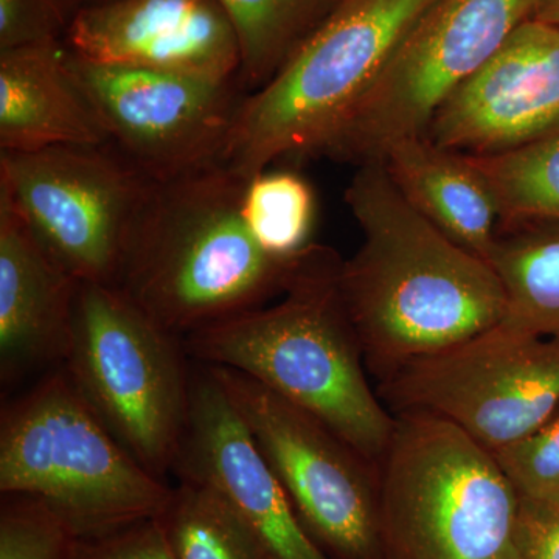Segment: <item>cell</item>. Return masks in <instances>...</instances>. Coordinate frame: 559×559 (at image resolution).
<instances>
[{
	"mask_svg": "<svg viewBox=\"0 0 559 559\" xmlns=\"http://www.w3.org/2000/svg\"><path fill=\"white\" fill-rule=\"evenodd\" d=\"M205 367L320 549L331 559H381L380 466L248 374Z\"/></svg>",
	"mask_w": 559,
	"mask_h": 559,
	"instance_id": "ba28073f",
	"label": "cell"
},
{
	"mask_svg": "<svg viewBox=\"0 0 559 559\" xmlns=\"http://www.w3.org/2000/svg\"><path fill=\"white\" fill-rule=\"evenodd\" d=\"M69 61L109 145L146 178L165 182L224 164L246 98L238 80L95 64L70 51Z\"/></svg>",
	"mask_w": 559,
	"mask_h": 559,
	"instance_id": "7c38bea8",
	"label": "cell"
},
{
	"mask_svg": "<svg viewBox=\"0 0 559 559\" xmlns=\"http://www.w3.org/2000/svg\"><path fill=\"white\" fill-rule=\"evenodd\" d=\"M316 213L314 190L299 173L270 168L246 180L242 219L261 248L275 259H296L312 245Z\"/></svg>",
	"mask_w": 559,
	"mask_h": 559,
	"instance_id": "603a6c76",
	"label": "cell"
},
{
	"mask_svg": "<svg viewBox=\"0 0 559 559\" xmlns=\"http://www.w3.org/2000/svg\"><path fill=\"white\" fill-rule=\"evenodd\" d=\"M108 143L62 40L0 50V151Z\"/></svg>",
	"mask_w": 559,
	"mask_h": 559,
	"instance_id": "e0dca14e",
	"label": "cell"
},
{
	"mask_svg": "<svg viewBox=\"0 0 559 559\" xmlns=\"http://www.w3.org/2000/svg\"><path fill=\"white\" fill-rule=\"evenodd\" d=\"M240 43L238 83L259 91L340 0H218Z\"/></svg>",
	"mask_w": 559,
	"mask_h": 559,
	"instance_id": "ffe728a7",
	"label": "cell"
},
{
	"mask_svg": "<svg viewBox=\"0 0 559 559\" xmlns=\"http://www.w3.org/2000/svg\"><path fill=\"white\" fill-rule=\"evenodd\" d=\"M392 414L447 419L492 454L559 409V341L503 325L404 364L380 381Z\"/></svg>",
	"mask_w": 559,
	"mask_h": 559,
	"instance_id": "9c48e42d",
	"label": "cell"
},
{
	"mask_svg": "<svg viewBox=\"0 0 559 559\" xmlns=\"http://www.w3.org/2000/svg\"><path fill=\"white\" fill-rule=\"evenodd\" d=\"M488 263L506 294L503 325L559 341V221L502 224Z\"/></svg>",
	"mask_w": 559,
	"mask_h": 559,
	"instance_id": "d6986e66",
	"label": "cell"
},
{
	"mask_svg": "<svg viewBox=\"0 0 559 559\" xmlns=\"http://www.w3.org/2000/svg\"><path fill=\"white\" fill-rule=\"evenodd\" d=\"M81 0H0V50L64 39Z\"/></svg>",
	"mask_w": 559,
	"mask_h": 559,
	"instance_id": "484cf974",
	"label": "cell"
},
{
	"mask_svg": "<svg viewBox=\"0 0 559 559\" xmlns=\"http://www.w3.org/2000/svg\"><path fill=\"white\" fill-rule=\"evenodd\" d=\"M171 474L218 492L267 559H331L301 525L229 396L202 364L191 378L189 426Z\"/></svg>",
	"mask_w": 559,
	"mask_h": 559,
	"instance_id": "5bb4252c",
	"label": "cell"
},
{
	"mask_svg": "<svg viewBox=\"0 0 559 559\" xmlns=\"http://www.w3.org/2000/svg\"><path fill=\"white\" fill-rule=\"evenodd\" d=\"M518 536L522 559H559V506L521 498Z\"/></svg>",
	"mask_w": 559,
	"mask_h": 559,
	"instance_id": "83f0119b",
	"label": "cell"
},
{
	"mask_svg": "<svg viewBox=\"0 0 559 559\" xmlns=\"http://www.w3.org/2000/svg\"><path fill=\"white\" fill-rule=\"evenodd\" d=\"M559 127V28L528 20L433 114L425 138L468 156L525 145Z\"/></svg>",
	"mask_w": 559,
	"mask_h": 559,
	"instance_id": "4fadbf2b",
	"label": "cell"
},
{
	"mask_svg": "<svg viewBox=\"0 0 559 559\" xmlns=\"http://www.w3.org/2000/svg\"><path fill=\"white\" fill-rule=\"evenodd\" d=\"M536 0H437L404 38L322 156L359 165L390 143L425 138L441 103L525 21Z\"/></svg>",
	"mask_w": 559,
	"mask_h": 559,
	"instance_id": "8fae6325",
	"label": "cell"
},
{
	"mask_svg": "<svg viewBox=\"0 0 559 559\" xmlns=\"http://www.w3.org/2000/svg\"><path fill=\"white\" fill-rule=\"evenodd\" d=\"M468 157L498 201L500 226L559 221V127L518 148Z\"/></svg>",
	"mask_w": 559,
	"mask_h": 559,
	"instance_id": "7402d4cb",
	"label": "cell"
},
{
	"mask_svg": "<svg viewBox=\"0 0 559 559\" xmlns=\"http://www.w3.org/2000/svg\"><path fill=\"white\" fill-rule=\"evenodd\" d=\"M154 522L175 559H267L240 514L205 485L178 480Z\"/></svg>",
	"mask_w": 559,
	"mask_h": 559,
	"instance_id": "44dd1931",
	"label": "cell"
},
{
	"mask_svg": "<svg viewBox=\"0 0 559 559\" xmlns=\"http://www.w3.org/2000/svg\"><path fill=\"white\" fill-rule=\"evenodd\" d=\"M342 263L336 250L312 242L290 263L278 301L193 331L183 344L191 359L241 371L310 412L380 466L395 415L370 388Z\"/></svg>",
	"mask_w": 559,
	"mask_h": 559,
	"instance_id": "7a4b0ae2",
	"label": "cell"
},
{
	"mask_svg": "<svg viewBox=\"0 0 559 559\" xmlns=\"http://www.w3.org/2000/svg\"><path fill=\"white\" fill-rule=\"evenodd\" d=\"M437 0H340L288 61L246 95L224 165L242 180L322 156Z\"/></svg>",
	"mask_w": 559,
	"mask_h": 559,
	"instance_id": "277c9868",
	"label": "cell"
},
{
	"mask_svg": "<svg viewBox=\"0 0 559 559\" xmlns=\"http://www.w3.org/2000/svg\"><path fill=\"white\" fill-rule=\"evenodd\" d=\"M81 282L0 191V366L11 378L64 362Z\"/></svg>",
	"mask_w": 559,
	"mask_h": 559,
	"instance_id": "2e32d148",
	"label": "cell"
},
{
	"mask_svg": "<svg viewBox=\"0 0 559 559\" xmlns=\"http://www.w3.org/2000/svg\"><path fill=\"white\" fill-rule=\"evenodd\" d=\"M83 2V7L87 5V3L100 2V0H81Z\"/></svg>",
	"mask_w": 559,
	"mask_h": 559,
	"instance_id": "f546056e",
	"label": "cell"
},
{
	"mask_svg": "<svg viewBox=\"0 0 559 559\" xmlns=\"http://www.w3.org/2000/svg\"><path fill=\"white\" fill-rule=\"evenodd\" d=\"M246 180L221 164L156 182L116 288L179 336L280 296L293 260L270 255L246 226Z\"/></svg>",
	"mask_w": 559,
	"mask_h": 559,
	"instance_id": "3957f363",
	"label": "cell"
},
{
	"mask_svg": "<svg viewBox=\"0 0 559 559\" xmlns=\"http://www.w3.org/2000/svg\"><path fill=\"white\" fill-rule=\"evenodd\" d=\"M380 498L381 559H522L521 496L495 454L447 419L395 414Z\"/></svg>",
	"mask_w": 559,
	"mask_h": 559,
	"instance_id": "5b68a950",
	"label": "cell"
},
{
	"mask_svg": "<svg viewBox=\"0 0 559 559\" xmlns=\"http://www.w3.org/2000/svg\"><path fill=\"white\" fill-rule=\"evenodd\" d=\"M390 179L444 235L488 261L500 226L498 201L466 154L426 138L390 143L381 159Z\"/></svg>",
	"mask_w": 559,
	"mask_h": 559,
	"instance_id": "ac0fdd59",
	"label": "cell"
},
{
	"mask_svg": "<svg viewBox=\"0 0 559 559\" xmlns=\"http://www.w3.org/2000/svg\"><path fill=\"white\" fill-rule=\"evenodd\" d=\"M171 488L106 428L64 369L3 407L0 492L46 500L81 540L154 520Z\"/></svg>",
	"mask_w": 559,
	"mask_h": 559,
	"instance_id": "8992f818",
	"label": "cell"
},
{
	"mask_svg": "<svg viewBox=\"0 0 559 559\" xmlns=\"http://www.w3.org/2000/svg\"><path fill=\"white\" fill-rule=\"evenodd\" d=\"M532 20L559 28V0H536Z\"/></svg>",
	"mask_w": 559,
	"mask_h": 559,
	"instance_id": "f1b7e54d",
	"label": "cell"
},
{
	"mask_svg": "<svg viewBox=\"0 0 559 559\" xmlns=\"http://www.w3.org/2000/svg\"><path fill=\"white\" fill-rule=\"evenodd\" d=\"M345 202L362 242L342 263L341 288L378 380L506 318V294L491 264L426 219L381 160L359 165Z\"/></svg>",
	"mask_w": 559,
	"mask_h": 559,
	"instance_id": "6da1fadb",
	"label": "cell"
},
{
	"mask_svg": "<svg viewBox=\"0 0 559 559\" xmlns=\"http://www.w3.org/2000/svg\"><path fill=\"white\" fill-rule=\"evenodd\" d=\"M75 559H175L154 520L103 538L81 540Z\"/></svg>",
	"mask_w": 559,
	"mask_h": 559,
	"instance_id": "4316f807",
	"label": "cell"
},
{
	"mask_svg": "<svg viewBox=\"0 0 559 559\" xmlns=\"http://www.w3.org/2000/svg\"><path fill=\"white\" fill-rule=\"evenodd\" d=\"M183 337L116 286L81 283L64 370L116 439L157 477L171 473L190 418Z\"/></svg>",
	"mask_w": 559,
	"mask_h": 559,
	"instance_id": "52a82bcc",
	"label": "cell"
},
{
	"mask_svg": "<svg viewBox=\"0 0 559 559\" xmlns=\"http://www.w3.org/2000/svg\"><path fill=\"white\" fill-rule=\"evenodd\" d=\"M81 538L46 500L2 495L0 559H75Z\"/></svg>",
	"mask_w": 559,
	"mask_h": 559,
	"instance_id": "cb8c5ba5",
	"label": "cell"
},
{
	"mask_svg": "<svg viewBox=\"0 0 559 559\" xmlns=\"http://www.w3.org/2000/svg\"><path fill=\"white\" fill-rule=\"evenodd\" d=\"M521 498L559 506V409L528 437L495 452Z\"/></svg>",
	"mask_w": 559,
	"mask_h": 559,
	"instance_id": "d4e9b609",
	"label": "cell"
},
{
	"mask_svg": "<svg viewBox=\"0 0 559 559\" xmlns=\"http://www.w3.org/2000/svg\"><path fill=\"white\" fill-rule=\"evenodd\" d=\"M64 46L95 64L238 80L241 55L218 0H100L76 11Z\"/></svg>",
	"mask_w": 559,
	"mask_h": 559,
	"instance_id": "9a60e30c",
	"label": "cell"
},
{
	"mask_svg": "<svg viewBox=\"0 0 559 559\" xmlns=\"http://www.w3.org/2000/svg\"><path fill=\"white\" fill-rule=\"evenodd\" d=\"M153 183L109 143L0 151V191L81 283L116 286Z\"/></svg>",
	"mask_w": 559,
	"mask_h": 559,
	"instance_id": "30bf717a",
	"label": "cell"
}]
</instances>
